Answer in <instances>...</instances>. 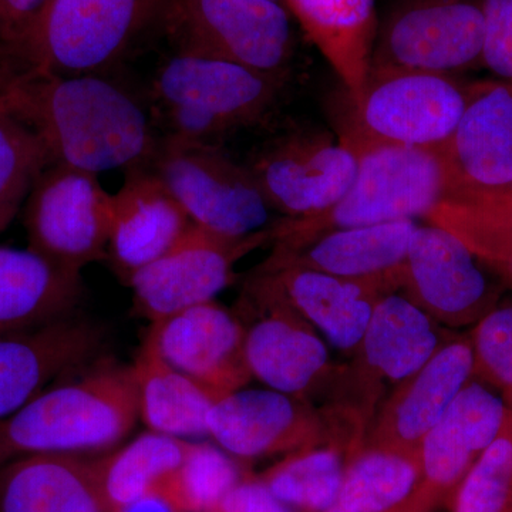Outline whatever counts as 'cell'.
I'll use <instances>...</instances> for the list:
<instances>
[{
    "mask_svg": "<svg viewBox=\"0 0 512 512\" xmlns=\"http://www.w3.org/2000/svg\"><path fill=\"white\" fill-rule=\"evenodd\" d=\"M0 106L39 134L50 163L97 175L147 167L160 143L143 107L93 74L26 70L0 94Z\"/></svg>",
    "mask_w": 512,
    "mask_h": 512,
    "instance_id": "1",
    "label": "cell"
},
{
    "mask_svg": "<svg viewBox=\"0 0 512 512\" xmlns=\"http://www.w3.org/2000/svg\"><path fill=\"white\" fill-rule=\"evenodd\" d=\"M140 420L133 366L110 365L45 389L0 421V467L35 454L80 456L116 446Z\"/></svg>",
    "mask_w": 512,
    "mask_h": 512,
    "instance_id": "2",
    "label": "cell"
},
{
    "mask_svg": "<svg viewBox=\"0 0 512 512\" xmlns=\"http://www.w3.org/2000/svg\"><path fill=\"white\" fill-rule=\"evenodd\" d=\"M355 153L357 171L349 190L313 217L279 220L272 228L275 251L301 247L333 229L427 217L446 197V165L439 148L377 144Z\"/></svg>",
    "mask_w": 512,
    "mask_h": 512,
    "instance_id": "3",
    "label": "cell"
},
{
    "mask_svg": "<svg viewBox=\"0 0 512 512\" xmlns=\"http://www.w3.org/2000/svg\"><path fill=\"white\" fill-rule=\"evenodd\" d=\"M171 0H46L10 55L22 72L77 76L116 62Z\"/></svg>",
    "mask_w": 512,
    "mask_h": 512,
    "instance_id": "4",
    "label": "cell"
},
{
    "mask_svg": "<svg viewBox=\"0 0 512 512\" xmlns=\"http://www.w3.org/2000/svg\"><path fill=\"white\" fill-rule=\"evenodd\" d=\"M286 80L222 60L177 53L158 72L153 93L168 136L215 144L274 110Z\"/></svg>",
    "mask_w": 512,
    "mask_h": 512,
    "instance_id": "5",
    "label": "cell"
},
{
    "mask_svg": "<svg viewBox=\"0 0 512 512\" xmlns=\"http://www.w3.org/2000/svg\"><path fill=\"white\" fill-rule=\"evenodd\" d=\"M468 84L423 70L370 69L352 124L339 140L353 151L377 144L440 148L463 119Z\"/></svg>",
    "mask_w": 512,
    "mask_h": 512,
    "instance_id": "6",
    "label": "cell"
},
{
    "mask_svg": "<svg viewBox=\"0 0 512 512\" xmlns=\"http://www.w3.org/2000/svg\"><path fill=\"white\" fill-rule=\"evenodd\" d=\"M147 167L197 227L244 238L278 224L247 164L232 160L215 144L167 136Z\"/></svg>",
    "mask_w": 512,
    "mask_h": 512,
    "instance_id": "7",
    "label": "cell"
},
{
    "mask_svg": "<svg viewBox=\"0 0 512 512\" xmlns=\"http://www.w3.org/2000/svg\"><path fill=\"white\" fill-rule=\"evenodd\" d=\"M164 29L178 53L288 79L295 39L289 10L272 0H171Z\"/></svg>",
    "mask_w": 512,
    "mask_h": 512,
    "instance_id": "8",
    "label": "cell"
},
{
    "mask_svg": "<svg viewBox=\"0 0 512 512\" xmlns=\"http://www.w3.org/2000/svg\"><path fill=\"white\" fill-rule=\"evenodd\" d=\"M483 0H392L370 69L450 74L483 67Z\"/></svg>",
    "mask_w": 512,
    "mask_h": 512,
    "instance_id": "9",
    "label": "cell"
},
{
    "mask_svg": "<svg viewBox=\"0 0 512 512\" xmlns=\"http://www.w3.org/2000/svg\"><path fill=\"white\" fill-rule=\"evenodd\" d=\"M29 249L73 274L107 258L111 194L99 175L50 164L25 202Z\"/></svg>",
    "mask_w": 512,
    "mask_h": 512,
    "instance_id": "10",
    "label": "cell"
},
{
    "mask_svg": "<svg viewBox=\"0 0 512 512\" xmlns=\"http://www.w3.org/2000/svg\"><path fill=\"white\" fill-rule=\"evenodd\" d=\"M247 167L272 210L301 220L328 210L349 190L357 154L326 128L308 124L268 141Z\"/></svg>",
    "mask_w": 512,
    "mask_h": 512,
    "instance_id": "11",
    "label": "cell"
},
{
    "mask_svg": "<svg viewBox=\"0 0 512 512\" xmlns=\"http://www.w3.org/2000/svg\"><path fill=\"white\" fill-rule=\"evenodd\" d=\"M268 239H274L272 228L229 238L192 224L165 254L131 276L134 309L157 323L214 301L231 282L237 261Z\"/></svg>",
    "mask_w": 512,
    "mask_h": 512,
    "instance_id": "12",
    "label": "cell"
},
{
    "mask_svg": "<svg viewBox=\"0 0 512 512\" xmlns=\"http://www.w3.org/2000/svg\"><path fill=\"white\" fill-rule=\"evenodd\" d=\"M484 265L453 232L419 225L400 269V284L431 318L450 326L473 325L500 299V286Z\"/></svg>",
    "mask_w": 512,
    "mask_h": 512,
    "instance_id": "13",
    "label": "cell"
},
{
    "mask_svg": "<svg viewBox=\"0 0 512 512\" xmlns=\"http://www.w3.org/2000/svg\"><path fill=\"white\" fill-rule=\"evenodd\" d=\"M439 150L447 174L444 198L467 200L512 191V84H468L463 119Z\"/></svg>",
    "mask_w": 512,
    "mask_h": 512,
    "instance_id": "14",
    "label": "cell"
},
{
    "mask_svg": "<svg viewBox=\"0 0 512 512\" xmlns=\"http://www.w3.org/2000/svg\"><path fill=\"white\" fill-rule=\"evenodd\" d=\"M508 406L484 384L468 382L421 441V480L413 512L448 501L468 470L503 429Z\"/></svg>",
    "mask_w": 512,
    "mask_h": 512,
    "instance_id": "15",
    "label": "cell"
},
{
    "mask_svg": "<svg viewBox=\"0 0 512 512\" xmlns=\"http://www.w3.org/2000/svg\"><path fill=\"white\" fill-rule=\"evenodd\" d=\"M164 359L218 397L241 389L249 375L245 330L214 301L151 323Z\"/></svg>",
    "mask_w": 512,
    "mask_h": 512,
    "instance_id": "16",
    "label": "cell"
},
{
    "mask_svg": "<svg viewBox=\"0 0 512 512\" xmlns=\"http://www.w3.org/2000/svg\"><path fill=\"white\" fill-rule=\"evenodd\" d=\"M192 222L150 167L127 170L126 181L111 194L107 258L124 284L165 254Z\"/></svg>",
    "mask_w": 512,
    "mask_h": 512,
    "instance_id": "17",
    "label": "cell"
},
{
    "mask_svg": "<svg viewBox=\"0 0 512 512\" xmlns=\"http://www.w3.org/2000/svg\"><path fill=\"white\" fill-rule=\"evenodd\" d=\"M101 343L100 328L70 318L0 336V421L22 409L56 377L86 363Z\"/></svg>",
    "mask_w": 512,
    "mask_h": 512,
    "instance_id": "18",
    "label": "cell"
},
{
    "mask_svg": "<svg viewBox=\"0 0 512 512\" xmlns=\"http://www.w3.org/2000/svg\"><path fill=\"white\" fill-rule=\"evenodd\" d=\"M256 289L268 313L245 330L249 375L268 389L296 396L305 392L328 365V348L296 319L298 313L265 276L261 275Z\"/></svg>",
    "mask_w": 512,
    "mask_h": 512,
    "instance_id": "19",
    "label": "cell"
},
{
    "mask_svg": "<svg viewBox=\"0 0 512 512\" xmlns=\"http://www.w3.org/2000/svg\"><path fill=\"white\" fill-rule=\"evenodd\" d=\"M262 276L293 311L315 325L330 345L342 350L360 345L382 289L400 284V275L357 281L295 266L262 271Z\"/></svg>",
    "mask_w": 512,
    "mask_h": 512,
    "instance_id": "20",
    "label": "cell"
},
{
    "mask_svg": "<svg viewBox=\"0 0 512 512\" xmlns=\"http://www.w3.org/2000/svg\"><path fill=\"white\" fill-rule=\"evenodd\" d=\"M417 227L414 220H400L333 229L301 247L275 251L262 271L295 266L357 281L394 278L400 275Z\"/></svg>",
    "mask_w": 512,
    "mask_h": 512,
    "instance_id": "21",
    "label": "cell"
},
{
    "mask_svg": "<svg viewBox=\"0 0 512 512\" xmlns=\"http://www.w3.org/2000/svg\"><path fill=\"white\" fill-rule=\"evenodd\" d=\"M207 433L229 456L264 457L302 444L306 419L289 394L238 389L212 404Z\"/></svg>",
    "mask_w": 512,
    "mask_h": 512,
    "instance_id": "22",
    "label": "cell"
},
{
    "mask_svg": "<svg viewBox=\"0 0 512 512\" xmlns=\"http://www.w3.org/2000/svg\"><path fill=\"white\" fill-rule=\"evenodd\" d=\"M474 372L471 342L454 340L441 346L416 375L410 377L387 410L379 444L419 457L421 441L444 416Z\"/></svg>",
    "mask_w": 512,
    "mask_h": 512,
    "instance_id": "23",
    "label": "cell"
},
{
    "mask_svg": "<svg viewBox=\"0 0 512 512\" xmlns=\"http://www.w3.org/2000/svg\"><path fill=\"white\" fill-rule=\"evenodd\" d=\"M80 295V274L64 271L32 249L0 245V336L70 318Z\"/></svg>",
    "mask_w": 512,
    "mask_h": 512,
    "instance_id": "24",
    "label": "cell"
},
{
    "mask_svg": "<svg viewBox=\"0 0 512 512\" xmlns=\"http://www.w3.org/2000/svg\"><path fill=\"white\" fill-rule=\"evenodd\" d=\"M0 512H107L94 460L35 454L0 467Z\"/></svg>",
    "mask_w": 512,
    "mask_h": 512,
    "instance_id": "25",
    "label": "cell"
},
{
    "mask_svg": "<svg viewBox=\"0 0 512 512\" xmlns=\"http://www.w3.org/2000/svg\"><path fill=\"white\" fill-rule=\"evenodd\" d=\"M286 9L328 60L348 90L362 100L377 33L376 0H286Z\"/></svg>",
    "mask_w": 512,
    "mask_h": 512,
    "instance_id": "26",
    "label": "cell"
},
{
    "mask_svg": "<svg viewBox=\"0 0 512 512\" xmlns=\"http://www.w3.org/2000/svg\"><path fill=\"white\" fill-rule=\"evenodd\" d=\"M131 366L140 419L148 430L181 440L208 436V412L220 397L171 366L161 355L151 328Z\"/></svg>",
    "mask_w": 512,
    "mask_h": 512,
    "instance_id": "27",
    "label": "cell"
},
{
    "mask_svg": "<svg viewBox=\"0 0 512 512\" xmlns=\"http://www.w3.org/2000/svg\"><path fill=\"white\" fill-rule=\"evenodd\" d=\"M366 365L392 382H406L441 348L431 316L396 293L377 301L360 342Z\"/></svg>",
    "mask_w": 512,
    "mask_h": 512,
    "instance_id": "28",
    "label": "cell"
},
{
    "mask_svg": "<svg viewBox=\"0 0 512 512\" xmlns=\"http://www.w3.org/2000/svg\"><path fill=\"white\" fill-rule=\"evenodd\" d=\"M187 446V440L148 430L110 456L94 460L107 512H119L157 491L180 467Z\"/></svg>",
    "mask_w": 512,
    "mask_h": 512,
    "instance_id": "29",
    "label": "cell"
},
{
    "mask_svg": "<svg viewBox=\"0 0 512 512\" xmlns=\"http://www.w3.org/2000/svg\"><path fill=\"white\" fill-rule=\"evenodd\" d=\"M420 480L419 457L375 447L345 467L338 505L349 512H413Z\"/></svg>",
    "mask_w": 512,
    "mask_h": 512,
    "instance_id": "30",
    "label": "cell"
},
{
    "mask_svg": "<svg viewBox=\"0 0 512 512\" xmlns=\"http://www.w3.org/2000/svg\"><path fill=\"white\" fill-rule=\"evenodd\" d=\"M426 218L453 232L493 268L512 255V191L467 200L444 198Z\"/></svg>",
    "mask_w": 512,
    "mask_h": 512,
    "instance_id": "31",
    "label": "cell"
},
{
    "mask_svg": "<svg viewBox=\"0 0 512 512\" xmlns=\"http://www.w3.org/2000/svg\"><path fill=\"white\" fill-rule=\"evenodd\" d=\"M241 481L238 464L210 443H190L180 467L158 488L180 512H211Z\"/></svg>",
    "mask_w": 512,
    "mask_h": 512,
    "instance_id": "32",
    "label": "cell"
},
{
    "mask_svg": "<svg viewBox=\"0 0 512 512\" xmlns=\"http://www.w3.org/2000/svg\"><path fill=\"white\" fill-rule=\"evenodd\" d=\"M50 164L39 134L0 106V232L15 220L37 178Z\"/></svg>",
    "mask_w": 512,
    "mask_h": 512,
    "instance_id": "33",
    "label": "cell"
},
{
    "mask_svg": "<svg viewBox=\"0 0 512 512\" xmlns=\"http://www.w3.org/2000/svg\"><path fill=\"white\" fill-rule=\"evenodd\" d=\"M342 458L333 450H316L282 461L262 481L291 510L328 512L338 505Z\"/></svg>",
    "mask_w": 512,
    "mask_h": 512,
    "instance_id": "34",
    "label": "cell"
},
{
    "mask_svg": "<svg viewBox=\"0 0 512 512\" xmlns=\"http://www.w3.org/2000/svg\"><path fill=\"white\" fill-rule=\"evenodd\" d=\"M453 512H511L512 409L503 429L458 485L450 500Z\"/></svg>",
    "mask_w": 512,
    "mask_h": 512,
    "instance_id": "35",
    "label": "cell"
},
{
    "mask_svg": "<svg viewBox=\"0 0 512 512\" xmlns=\"http://www.w3.org/2000/svg\"><path fill=\"white\" fill-rule=\"evenodd\" d=\"M473 376L500 390L512 409V305L494 308L474 329Z\"/></svg>",
    "mask_w": 512,
    "mask_h": 512,
    "instance_id": "36",
    "label": "cell"
},
{
    "mask_svg": "<svg viewBox=\"0 0 512 512\" xmlns=\"http://www.w3.org/2000/svg\"><path fill=\"white\" fill-rule=\"evenodd\" d=\"M483 67L512 84V0H483Z\"/></svg>",
    "mask_w": 512,
    "mask_h": 512,
    "instance_id": "37",
    "label": "cell"
},
{
    "mask_svg": "<svg viewBox=\"0 0 512 512\" xmlns=\"http://www.w3.org/2000/svg\"><path fill=\"white\" fill-rule=\"evenodd\" d=\"M45 3L46 0H0V60L3 63L10 62V55Z\"/></svg>",
    "mask_w": 512,
    "mask_h": 512,
    "instance_id": "38",
    "label": "cell"
},
{
    "mask_svg": "<svg viewBox=\"0 0 512 512\" xmlns=\"http://www.w3.org/2000/svg\"><path fill=\"white\" fill-rule=\"evenodd\" d=\"M211 512H293L262 480H241Z\"/></svg>",
    "mask_w": 512,
    "mask_h": 512,
    "instance_id": "39",
    "label": "cell"
},
{
    "mask_svg": "<svg viewBox=\"0 0 512 512\" xmlns=\"http://www.w3.org/2000/svg\"><path fill=\"white\" fill-rule=\"evenodd\" d=\"M119 512H180L163 494L150 493L138 498L134 503L121 508Z\"/></svg>",
    "mask_w": 512,
    "mask_h": 512,
    "instance_id": "40",
    "label": "cell"
},
{
    "mask_svg": "<svg viewBox=\"0 0 512 512\" xmlns=\"http://www.w3.org/2000/svg\"><path fill=\"white\" fill-rule=\"evenodd\" d=\"M16 74L18 73L9 69L5 63L0 62V94L5 92L6 87H8L10 82L15 79Z\"/></svg>",
    "mask_w": 512,
    "mask_h": 512,
    "instance_id": "41",
    "label": "cell"
},
{
    "mask_svg": "<svg viewBox=\"0 0 512 512\" xmlns=\"http://www.w3.org/2000/svg\"><path fill=\"white\" fill-rule=\"evenodd\" d=\"M495 269H497L498 272H501V274L507 276V278L512 281V255L508 256L503 264L498 265Z\"/></svg>",
    "mask_w": 512,
    "mask_h": 512,
    "instance_id": "42",
    "label": "cell"
},
{
    "mask_svg": "<svg viewBox=\"0 0 512 512\" xmlns=\"http://www.w3.org/2000/svg\"><path fill=\"white\" fill-rule=\"evenodd\" d=\"M328 512H349V511L343 510V508H340L339 505H335V507H333L332 510H329Z\"/></svg>",
    "mask_w": 512,
    "mask_h": 512,
    "instance_id": "43",
    "label": "cell"
},
{
    "mask_svg": "<svg viewBox=\"0 0 512 512\" xmlns=\"http://www.w3.org/2000/svg\"><path fill=\"white\" fill-rule=\"evenodd\" d=\"M272 2L281 3V5H284L286 8V5H285L286 0H272Z\"/></svg>",
    "mask_w": 512,
    "mask_h": 512,
    "instance_id": "44",
    "label": "cell"
},
{
    "mask_svg": "<svg viewBox=\"0 0 512 512\" xmlns=\"http://www.w3.org/2000/svg\"><path fill=\"white\" fill-rule=\"evenodd\" d=\"M511 512H512V508H511Z\"/></svg>",
    "mask_w": 512,
    "mask_h": 512,
    "instance_id": "45",
    "label": "cell"
}]
</instances>
